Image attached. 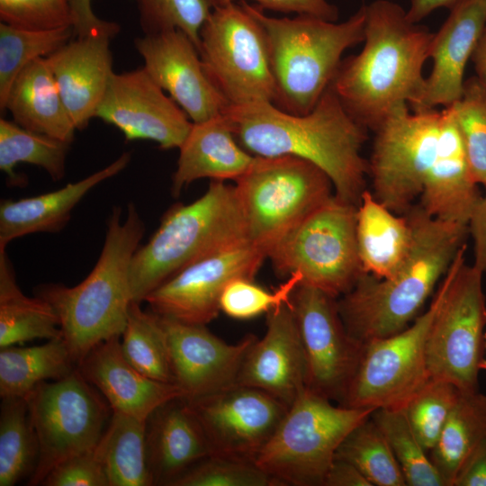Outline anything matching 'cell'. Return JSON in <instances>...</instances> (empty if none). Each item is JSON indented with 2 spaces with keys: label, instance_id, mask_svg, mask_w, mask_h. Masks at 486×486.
Wrapping results in <instances>:
<instances>
[{
  "label": "cell",
  "instance_id": "d6986e66",
  "mask_svg": "<svg viewBox=\"0 0 486 486\" xmlns=\"http://www.w3.org/2000/svg\"><path fill=\"white\" fill-rule=\"evenodd\" d=\"M134 46L151 78L192 122L216 117L229 105L207 76L196 46L181 30L143 34Z\"/></svg>",
  "mask_w": 486,
  "mask_h": 486
},
{
  "label": "cell",
  "instance_id": "6f0895ef",
  "mask_svg": "<svg viewBox=\"0 0 486 486\" xmlns=\"http://www.w3.org/2000/svg\"><path fill=\"white\" fill-rule=\"evenodd\" d=\"M484 348L486 350V334L484 337ZM480 369L481 370H486V358H482V360L480 363Z\"/></svg>",
  "mask_w": 486,
  "mask_h": 486
},
{
  "label": "cell",
  "instance_id": "816d5d0a",
  "mask_svg": "<svg viewBox=\"0 0 486 486\" xmlns=\"http://www.w3.org/2000/svg\"><path fill=\"white\" fill-rule=\"evenodd\" d=\"M454 486H486V441L468 459Z\"/></svg>",
  "mask_w": 486,
  "mask_h": 486
},
{
  "label": "cell",
  "instance_id": "f5cc1de1",
  "mask_svg": "<svg viewBox=\"0 0 486 486\" xmlns=\"http://www.w3.org/2000/svg\"><path fill=\"white\" fill-rule=\"evenodd\" d=\"M323 486H373L352 464L335 458Z\"/></svg>",
  "mask_w": 486,
  "mask_h": 486
},
{
  "label": "cell",
  "instance_id": "7dc6e473",
  "mask_svg": "<svg viewBox=\"0 0 486 486\" xmlns=\"http://www.w3.org/2000/svg\"><path fill=\"white\" fill-rule=\"evenodd\" d=\"M41 485L109 486V482L95 446L57 464Z\"/></svg>",
  "mask_w": 486,
  "mask_h": 486
},
{
  "label": "cell",
  "instance_id": "7a4b0ae2",
  "mask_svg": "<svg viewBox=\"0 0 486 486\" xmlns=\"http://www.w3.org/2000/svg\"><path fill=\"white\" fill-rule=\"evenodd\" d=\"M362 50L342 59L330 85L346 112L374 131L395 110L420 98L434 32L392 0L364 5Z\"/></svg>",
  "mask_w": 486,
  "mask_h": 486
},
{
  "label": "cell",
  "instance_id": "d4e9b609",
  "mask_svg": "<svg viewBox=\"0 0 486 486\" xmlns=\"http://www.w3.org/2000/svg\"><path fill=\"white\" fill-rule=\"evenodd\" d=\"M481 196L453 107H444L437 157L427 176L418 204L434 218L468 225Z\"/></svg>",
  "mask_w": 486,
  "mask_h": 486
},
{
  "label": "cell",
  "instance_id": "4fadbf2b",
  "mask_svg": "<svg viewBox=\"0 0 486 486\" xmlns=\"http://www.w3.org/2000/svg\"><path fill=\"white\" fill-rule=\"evenodd\" d=\"M444 108L395 110L375 130L368 175L374 197L402 215L419 197L438 153Z\"/></svg>",
  "mask_w": 486,
  "mask_h": 486
},
{
  "label": "cell",
  "instance_id": "e0dca14e",
  "mask_svg": "<svg viewBox=\"0 0 486 486\" xmlns=\"http://www.w3.org/2000/svg\"><path fill=\"white\" fill-rule=\"evenodd\" d=\"M266 255L245 241L204 257L184 268L144 300L154 313L190 324L206 325L220 310L229 283L253 280Z\"/></svg>",
  "mask_w": 486,
  "mask_h": 486
},
{
  "label": "cell",
  "instance_id": "1f68e13d",
  "mask_svg": "<svg viewBox=\"0 0 486 486\" xmlns=\"http://www.w3.org/2000/svg\"><path fill=\"white\" fill-rule=\"evenodd\" d=\"M77 368L61 338L32 346L3 347L0 350V396L23 398L40 383L58 380Z\"/></svg>",
  "mask_w": 486,
  "mask_h": 486
},
{
  "label": "cell",
  "instance_id": "7bdbcfd3",
  "mask_svg": "<svg viewBox=\"0 0 486 486\" xmlns=\"http://www.w3.org/2000/svg\"><path fill=\"white\" fill-rule=\"evenodd\" d=\"M144 34L170 29L184 32L196 46L200 31L214 8L211 0H136Z\"/></svg>",
  "mask_w": 486,
  "mask_h": 486
},
{
  "label": "cell",
  "instance_id": "9c48e42d",
  "mask_svg": "<svg viewBox=\"0 0 486 486\" xmlns=\"http://www.w3.org/2000/svg\"><path fill=\"white\" fill-rule=\"evenodd\" d=\"M462 247L443 277L428 308L403 330L364 344L356 374L339 404L348 408L401 409L431 380L426 347L428 336L459 267Z\"/></svg>",
  "mask_w": 486,
  "mask_h": 486
},
{
  "label": "cell",
  "instance_id": "c3c4849f",
  "mask_svg": "<svg viewBox=\"0 0 486 486\" xmlns=\"http://www.w3.org/2000/svg\"><path fill=\"white\" fill-rule=\"evenodd\" d=\"M93 0H68L72 16L74 37H85L95 33L115 36L120 32L117 22L100 19L92 7Z\"/></svg>",
  "mask_w": 486,
  "mask_h": 486
},
{
  "label": "cell",
  "instance_id": "f907efd6",
  "mask_svg": "<svg viewBox=\"0 0 486 486\" xmlns=\"http://www.w3.org/2000/svg\"><path fill=\"white\" fill-rule=\"evenodd\" d=\"M469 234L473 240V264L482 274L486 273V193L481 196L468 223Z\"/></svg>",
  "mask_w": 486,
  "mask_h": 486
},
{
  "label": "cell",
  "instance_id": "6da1fadb",
  "mask_svg": "<svg viewBox=\"0 0 486 486\" xmlns=\"http://www.w3.org/2000/svg\"><path fill=\"white\" fill-rule=\"evenodd\" d=\"M222 114L248 152L308 160L328 176L337 198L358 206L369 172L361 155L368 130L346 112L330 86L307 114L288 113L272 103L228 105Z\"/></svg>",
  "mask_w": 486,
  "mask_h": 486
},
{
  "label": "cell",
  "instance_id": "ac0fdd59",
  "mask_svg": "<svg viewBox=\"0 0 486 486\" xmlns=\"http://www.w3.org/2000/svg\"><path fill=\"white\" fill-rule=\"evenodd\" d=\"M94 118L119 129L127 140H152L162 149L179 148L193 126L143 67L112 73Z\"/></svg>",
  "mask_w": 486,
  "mask_h": 486
},
{
  "label": "cell",
  "instance_id": "52a82bcc",
  "mask_svg": "<svg viewBox=\"0 0 486 486\" xmlns=\"http://www.w3.org/2000/svg\"><path fill=\"white\" fill-rule=\"evenodd\" d=\"M374 410L336 406L307 388L288 408L256 464L278 486H323L340 444Z\"/></svg>",
  "mask_w": 486,
  "mask_h": 486
},
{
  "label": "cell",
  "instance_id": "bcb514c9",
  "mask_svg": "<svg viewBox=\"0 0 486 486\" xmlns=\"http://www.w3.org/2000/svg\"><path fill=\"white\" fill-rule=\"evenodd\" d=\"M0 20L10 26L31 31L72 26L68 0H0Z\"/></svg>",
  "mask_w": 486,
  "mask_h": 486
},
{
  "label": "cell",
  "instance_id": "d590c367",
  "mask_svg": "<svg viewBox=\"0 0 486 486\" xmlns=\"http://www.w3.org/2000/svg\"><path fill=\"white\" fill-rule=\"evenodd\" d=\"M39 445L23 398L2 399L0 486H14L35 471Z\"/></svg>",
  "mask_w": 486,
  "mask_h": 486
},
{
  "label": "cell",
  "instance_id": "f546056e",
  "mask_svg": "<svg viewBox=\"0 0 486 486\" xmlns=\"http://www.w3.org/2000/svg\"><path fill=\"white\" fill-rule=\"evenodd\" d=\"M356 234L362 269L378 279L398 271L413 240L408 217L390 211L367 189L357 206Z\"/></svg>",
  "mask_w": 486,
  "mask_h": 486
},
{
  "label": "cell",
  "instance_id": "ba28073f",
  "mask_svg": "<svg viewBox=\"0 0 486 486\" xmlns=\"http://www.w3.org/2000/svg\"><path fill=\"white\" fill-rule=\"evenodd\" d=\"M333 184L315 164L284 155L258 157L236 180L248 241L268 251L329 200Z\"/></svg>",
  "mask_w": 486,
  "mask_h": 486
},
{
  "label": "cell",
  "instance_id": "484cf974",
  "mask_svg": "<svg viewBox=\"0 0 486 486\" xmlns=\"http://www.w3.org/2000/svg\"><path fill=\"white\" fill-rule=\"evenodd\" d=\"M211 455L202 428L183 397L156 409L146 421V458L153 485L170 486Z\"/></svg>",
  "mask_w": 486,
  "mask_h": 486
},
{
  "label": "cell",
  "instance_id": "5bb4252c",
  "mask_svg": "<svg viewBox=\"0 0 486 486\" xmlns=\"http://www.w3.org/2000/svg\"><path fill=\"white\" fill-rule=\"evenodd\" d=\"M482 275L465 262L459 267L427 340L430 379L449 382L462 392L478 391L486 326Z\"/></svg>",
  "mask_w": 486,
  "mask_h": 486
},
{
  "label": "cell",
  "instance_id": "7c38bea8",
  "mask_svg": "<svg viewBox=\"0 0 486 486\" xmlns=\"http://www.w3.org/2000/svg\"><path fill=\"white\" fill-rule=\"evenodd\" d=\"M198 52L207 76L229 105L273 103L265 33L241 3L212 9L201 28Z\"/></svg>",
  "mask_w": 486,
  "mask_h": 486
},
{
  "label": "cell",
  "instance_id": "8fae6325",
  "mask_svg": "<svg viewBox=\"0 0 486 486\" xmlns=\"http://www.w3.org/2000/svg\"><path fill=\"white\" fill-rule=\"evenodd\" d=\"M25 400L39 445L31 486L41 485L62 461L94 448L112 414L78 367L64 378L38 384Z\"/></svg>",
  "mask_w": 486,
  "mask_h": 486
},
{
  "label": "cell",
  "instance_id": "60d3db41",
  "mask_svg": "<svg viewBox=\"0 0 486 486\" xmlns=\"http://www.w3.org/2000/svg\"><path fill=\"white\" fill-rule=\"evenodd\" d=\"M452 107L472 177L486 186V84L476 76L464 80L463 95Z\"/></svg>",
  "mask_w": 486,
  "mask_h": 486
},
{
  "label": "cell",
  "instance_id": "8992f818",
  "mask_svg": "<svg viewBox=\"0 0 486 486\" xmlns=\"http://www.w3.org/2000/svg\"><path fill=\"white\" fill-rule=\"evenodd\" d=\"M248 241L235 186L212 180L189 204L177 203L163 216L130 266L132 301L141 303L156 288L192 264Z\"/></svg>",
  "mask_w": 486,
  "mask_h": 486
},
{
  "label": "cell",
  "instance_id": "d6a6232c",
  "mask_svg": "<svg viewBox=\"0 0 486 486\" xmlns=\"http://www.w3.org/2000/svg\"><path fill=\"white\" fill-rule=\"evenodd\" d=\"M486 441V395L461 392L442 433L430 451V460L446 486H454L461 470Z\"/></svg>",
  "mask_w": 486,
  "mask_h": 486
},
{
  "label": "cell",
  "instance_id": "4316f807",
  "mask_svg": "<svg viewBox=\"0 0 486 486\" xmlns=\"http://www.w3.org/2000/svg\"><path fill=\"white\" fill-rule=\"evenodd\" d=\"M130 158V153L124 152L105 167L60 189L16 201L3 200L0 204V250L22 236L62 230L82 198L100 183L122 172Z\"/></svg>",
  "mask_w": 486,
  "mask_h": 486
},
{
  "label": "cell",
  "instance_id": "277c9868",
  "mask_svg": "<svg viewBox=\"0 0 486 486\" xmlns=\"http://www.w3.org/2000/svg\"><path fill=\"white\" fill-rule=\"evenodd\" d=\"M106 228L99 258L80 284H48L36 292L55 310L62 338L77 364L99 343L122 336L133 302L130 266L145 224L130 203L125 217L122 207L112 208Z\"/></svg>",
  "mask_w": 486,
  "mask_h": 486
},
{
  "label": "cell",
  "instance_id": "5b68a950",
  "mask_svg": "<svg viewBox=\"0 0 486 486\" xmlns=\"http://www.w3.org/2000/svg\"><path fill=\"white\" fill-rule=\"evenodd\" d=\"M241 4L265 33L274 86L272 104L288 113H309L331 85L343 53L364 41V5L337 23L310 15L271 17L257 5Z\"/></svg>",
  "mask_w": 486,
  "mask_h": 486
},
{
  "label": "cell",
  "instance_id": "3957f363",
  "mask_svg": "<svg viewBox=\"0 0 486 486\" xmlns=\"http://www.w3.org/2000/svg\"><path fill=\"white\" fill-rule=\"evenodd\" d=\"M404 214L412 226L413 240L398 271L384 279L363 273L337 300L346 331L363 344L392 336L416 319L469 235L468 225L434 218L419 204Z\"/></svg>",
  "mask_w": 486,
  "mask_h": 486
},
{
  "label": "cell",
  "instance_id": "cb8c5ba5",
  "mask_svg": "<svg viewBox=\"0 0 486 486\" xmlns=\"http://www.w3.org/2000/svg\"><path fill=\"white\" fill-rule=\"evenodd\" d=\"M77 367L112 411L140 419L147 420L165 402L183 397L176 384L156 381L137 370L123 356L120 337L96 345Z\"/></svg>",
  "mask_w": 486,
  "mask_h": 486
},
{
  "label": "cell",
  "instance_id": "681fc988",
  "mask_svg": "<svg viewBox=\"0 0 486 486\" xmlns=\"http://www.w3.org/2000/svg\"><path fill=\"white\" fill-rule=\"evenodd\" d=\"M232 2L238 0H231ZM246 1V0H240ZM261 9L280 13H295L298 15H310L330 22L338 19L339 12L336 5L327 0H251Z\"/></svg>",
  "mask_w": 486,
  "mask_h": 486
},
{
  "label": "cell",
  "instance_id": "ab89813d",
  "mask_svg": "<svg viewBox=\"0 0 486 486\" xmlns=\"http://www.w3.org/2000/svg\"><path fill=\"white\" fill-rule=\"evenodd\" d=\"M371 417L386 437L406 485L446 486L441 474L417 438L404 408L377 409Z\"/></svg>",
  "mask_w": 486,
  "mask_h": 486
},
{
  "label": "cell",
  "instance_id": "30bf717a",
  "mask_svg": "<svg viewBox=\"0 0 486 486\" xmlns=\"http://www.w3.org/2000/svg\"><path fill=\"white\" fill-rule=\"evenodd\" d=\"M357 205L335 194L284 236L267 253L280 275L301 274L300 284L337 298L363 273L356 244Z\"/></svg>",
  "mask_w": 486,
  "mask_h": 486
},
{
  "label": "cell",
  "instance_id": "74e56055",
  "mask_svg": "<svg viewBox=\"0 0 486 486\" xmlns=\"http://www.w3.org/2000/svg\"><path fill=\"white\" fill-rule=\"evenodd\" d=\"M74 37L73 27L31 31L0 23V111L19 73L30 63L47 58Z\"/></svg>",
  "mask_w": 486,
  "mask_h": 486
},
{
  "label": "cell",
  "instance_id": "44dd1931",
  "mask_svg": "<svg viewBox=\"0 0 486 486\" xmlns=\"http://www.w3.org/2000/svg\"><path fill=\"white\" fill-rule=\"evenodd\" d=\"M237 384L264 391L288 407L307 389V361L292 302L266 313V334L247 352Z\"/></svg>",
  "mask_w": 486,
  "mask_h": 486
},
{
  "label": "cell",
  "instance_id": "7402d4cb",
  "mask_svg": "<svg viewBox=\"0 0 486 486\" xmlns=\"http://www.w3.org/2000/svg\"><path fill=\"white\" fill-rule=\"evenodd\" d=\"M433 36L432 70L419 100L410 110L450 106L463 95L464 69L486 25V0H457Z\"/></svg>",
  "mask_w": 486,
  "mask_h": 486
},
{
  "label": "cell",
  "instance_id": "836d02e7",
  "mask_svg": "<svg viewBox=\"0 0 486 486\" xmlns=\"http://www.w3.org/2000/svg\"><path fill=\"white\" fill-rule=\"evenodd\" d=\"M146 421L112 411L96 445L109 486H152L146 458Z\"/></svg>",
  "mask_w": 486,
  "mask_h": 486
},
{
  "label": "cell",
  "instance_id": "b9f144b4",
  "mask_svg": "<svg viewBox=\"0 0 486 486\" xmlns=\"http://www.w3.org/2000/svg\"><path fill=\"white\" fill-rule=\"evenodd\" d=\"M461 391L453 383L430 380L404 407L407 418L422 446L436 444Z\"/></svg>",
  "mask_w": 486,
  "mask_h": 486
},
{
  "label": "cell",
  "instance_id": "f35d334b",
  "mask_svg": "<svg viewBox=\"0 0 486 486\" xmlns=\"http://www.w3.org/2000/svg\"><path fill=\"white\" fill-rule=\"evenodd\" d=\"M335 458L352 464L373 486L406 485L392 450L372 417L346 436Z\"/></svg>",
  "mask_w": 486,
  "mask_h": 486
},
{
  "label": "cell",
  "instance_id": "8d00e7d4",
  "mask_svg": "<svg viewBox=\"0 0 486 486\" xmlns=\"http://www.w3.org/2000/svg\"><path fill=\"white\" fill-rule=\"evenodd\" d=\"M122 337L123 356L137 370L156 381L175 384L160 316L143 310L140 302H132Z\"/></svg>",
  "mask_w": 486,
  "mask_h": 486
},
{
  "label": "cell",
  "instance_id": "ee69618b",
  "mask_svg": "<svg viewBox=\"0 0 486 486\" xmlns=\"http://www.w3.org/2000/svg\"><path fill=\"white\" fill-rule=\"evenodd\" d=\"M302 279L301 274L293 273L276 290L269 292L255 284L253 280L237 278L223 290L220 300V310L237 320H248L267 313L291 302L292 295Z\"/></svg>",
  "mask_w": 486,
  "mask_h": 486
},
{
  "label": "cell",
  "instance_id": "83f0119b",
  "mask_svg": "<svg viewBox=\"0 0 486 486\" xmlns=\"http://www.w3.org/2000/svg\"><path fill=\"white\" fill-rule=\"evenodd\" d=\"M179 149L172 179L175 196L197 179L236 181L255 159V156L238 142L230 122L222 113L202 122H193Z\"/></svg>",
  "mask_w": 486,
  "mask_h": 486
},
{
  "label": "cell",
  "instance_id": "db71d44e",
  "mask_svg": "<svg viewBox=\"0 0 486 486\" xmlns=\"http://www.w3.org/2000/svg\"><path fill=\"white\" fill-rule=\"evenodd\" d=\"M457 0H410V7L407 13L409 20L418 23L432 12L438 8L450 9Z\"/></svg>",
  "mask_w": 486,
  "mask_h": 486
},
{
  "label": "cell",
  "instance_id": "11a10c76",
  "mask_svg": "<svg viewBox=\"0 0 486 486\" xmlns=\"http://www.w3.org/2000/svg\"><path fill=\"white\" fill-rule=\"evenodd\" d=\"M471 60L473 63L476 76L486 84V25L472 53Z\"/></svg>",
  "mask_w": 486,
  "mask_h": 486
},
{
  "label": "cell",
  "instance_id": "4dcf8cb0",
  "mask_svg": "<svg viewBox=\"0 0 486 486\" xmlns=\"http://www.w3.org/2000/svg\"><path fill=\"white\" fill-rule=\"evenodd\" d=\"M61 337L53 307L40 296L23 294L5 249L0 250V348Z\"/></svg>",
  "mask_w": 486,
  "mask_h": 486
},
{
  "label": "cell",
  "instance_id": "9a60e30c",
  "mask_svg": "<svg viewBox=\"0 0 486 486\" xmlns=\"http://www.w3.org/2000/svg\"><path fill=\"white\" fill-rule=\"evenodd\" d=\"M336 299L299 284L291 302L307 361V388L340 404L357 370L364 344L346 331Z\"/></svg>",
  "mask_w": 486,
  "mask_h": 486
},
{
  "label": "cell",
  "instance_id": "e575fe53",
  "mask_svg": "<svg viewBox=\"0 0 486 486\" xmlns=\"http://www.w3.org/2000/svg\"><path fill=\"white\" fill-rule=\"evenodd\" d=\"M70 144L0 119V169L7 175L11 185L26 184V177L14 171L20 163L41 167L54 181L62 179Z\"/></svg>",
  "mask_w": 486,
  "mask_h": 486
},
{
  "label": "cell",
  "instance_id": "f1b7e54d",
  "mask_svg": "<svg viewBox=\"0 0 486 486\" xmlns=\"http://www.w3.org/2000/svg\"><path fill=\"white\" fill-rule=\"evenodd\" d=\"M21 127L72 143L76 128L64 104L47 63L40 58L26 66L14 79L4 111Z\"/></svg>",
  "mask_w": 486,
  "mask_h": 486
},
{
  "label": "cell",
  "instance_id": "9f6ffc18",
  "mask_svg": "<svg viewBox=\"0 0 486 486\" xmlns=\"http://www.w3.org/2000/svg\"><path fill=\"white\" fill-rule=\"evenodd\" d=\"M211 1L214 7L225 5L232 2L231 0H211Z\"/></svg>",
  "mask_w": 486,
  "mask_h": 486
},
{
  "label": "cell",
  "instance_id": "2e32d148",
  "mask_svg": "<svg viewBox=\"0 0 486 486\" xmlns=\"http://www.w3.org/2000/svg\"><path fill=\"white\" fill-rule=\"evenodd\" d=\"M184 400L211 455L254 463L289 408L264 391L241 384Z\"/></svg>",
  "mask_w": 486,
  "mask_h": 486
},
{
  "label": "cell",
  "instance_id": "603a6c76",
  "mask_svg": "<svg viewBox=\"0 0 486 486\" xmlns=\"http://www.w3.org/2000/svg\"><path fill=\"white\" fill-rule=\"evenodd\" d=\"M114 36L73 37L46 58L64 104L76 128L94 118L112 73L110 42Z\"/></svg>",
  "mask_w": 486,
  "mask_h": 486
},
{
  "label": "cell",
  "instance_id": "f6af8a7d",
  "mask_svg": "<svg viewBox=\"0 0 486 486\" xmlns=\"http://www.w3.org/2000/svg\"><path fill=\"white\" fill-rule=\"evenodd\" d=\"M170 486H278L254 462L210 455L190 467Z\"/></svg>",
  "mask_w": 486,
  "mask_h": 486
},
{
  "label": "cell",
  "instance_id": "ffe728a7",
  "mask_svg": "<svg viewBox=\"0 0 486 486\" xmlns=\"http://www.w3.org/2000/svg\"><path fill=\"white\" fill-rule=\"evenodd\" d=\"M160 318L175 384L183 398H197L237 384L244 357L256 339L254 335H248L237 344H228L205 325Z\"/></svg>",
  "mask_w": 486,
  "mask_h": 486
}]
</instances>
